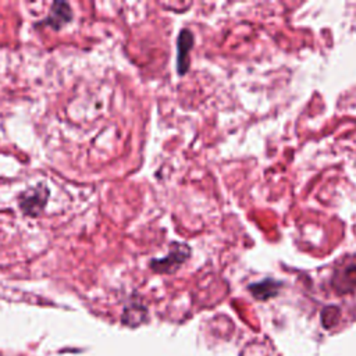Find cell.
I'll use <instances>...</instances> for the list:
<instances>
[{
	"label": "cell",
	"instance_id": "5b68a950",
	"mask_svg": "<svg viewBox=\"0 0 356 356\" xmlns=\"http://www.w3.org/2000/svg\"><path fill=\"white\" fill-rule=\"evenodd\" d=\"M71 18H72V13H71L70 6L64 1H56V3H53L49 17L46 18L44 24L47 26H51L53 29H60L67 22H70Z\"/></svg>",
	"mask_w": 356,
	"mask_h": 356
},
{
	"label": "cell",
	"instance_id": "6da1fadb",
	"mask_svg": "<svg viewBox=\"0 0 356 356\" xmlns=\"http://www.w3.org/2000/svg\"><path fill=\"white\" fill-rule=\"evenodd\" d=\"M191 256V248L184 242H172L165 257L150 260V268L160 274L175 273Z\"/></svg>",
	"mask_w": 356,
	"mask_h": 356
},
{
	"label": "cell",
	"instance_id": "3957f363",
	"mask_svg": "<svg viewBox=\"0 0 356 356\" xmlns=\"http://www.w3.org/2000/svg\"><path fill=\"white\" fill-rule=\"evenodd\" d=\"M193 47V35L189 29H182L177 39V71L179 75L188 72L189 51Z\"/></svg>",
	"mask_w": 356,
	"mask_h": 356
},
{
	"label": "cell",
	"instance_id": "8992f818",
	"mask_svg": "<svg viewBox=\"0 0 356 356\" xmlns=\"http://www.w3.org/2000/svg\"><path fill=\"white\" fill-rule=\"evenodd\" d=\"M281 286H282L281 281H277L274 278H266L263 281L250 284L248 288L256 299L266 300V299H270V298L275 296Z\"/></svg>",
	"mask_w": 356,
	"mask_h": 356
},
{
	"label": "cell",
	"instance_id": "7a4b0ae2",
	"mask_svg": "<svg viewBox=\"0 0 356 356\" xmlns=\"http://www.w3.org/2000/svg\"><path fill=\"white\" fill-rule=\"evenodd\" d=\"M47 196H49V191L43 186L29 189L21 195L19 207L28 216H38L44 209Z\"/></svg>",
	"mask_w": 356,
	"mask_h": 356
},
{
	"label": "cell",
	"instance_id": "277c9868",
	"mask_svg": "<svg viewBox=\"0 0 356 356\" xmlns=\"http://www.w3.org/2000/svg\"><path fill=\"white\" fill-rule=\"evenodd\" d=\"M331 285L338 293H348L356 289V264L338 268L331 280Z\"/></svg>",
	"mask_w": 356,
	"mask_h": 356
}]
</instances>
